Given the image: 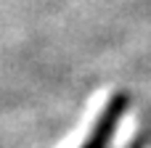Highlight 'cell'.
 I'll return each instance as SVG.
<instances>
[{
	"label": "cell",
	"instance_id": "6da1fadb",
	"mask_svg": "<svg viewBox=\"0 0 151 148\" xmlns=\"http://www.w3.org/2000/svg\"><path fill=\"white\" fill-rule=\"evenodd\" d=\"M125 103H127L125 98H114V101L109 103V109L98 117L93 132L88 135V140H85L80 148H106L109 146V140H111V135H114V124H117V119L122 117Z\"/></svg>",
	"mask_w": 151,
	"mask_h": 148
}]
</instances>
